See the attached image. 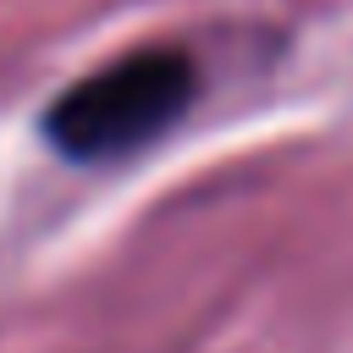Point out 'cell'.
<instances>
[{
  "mask_svg": "<svg viewBox=\"0 0 353 353\" xmlns=\"http://www.w3.org/2000/svg\"><path fill=\"white\" fill-rule=\"evenodd\" d=\"M193 88H199V72L182 50H132L77 77L44 110L39 132L66 160H116L160 138L193 105Z\"/></svg>",
  "mask_w": 353,
  "mask_h": 353,
  "instance_id": "1",
  "label": "cell"
}]
</instances>
